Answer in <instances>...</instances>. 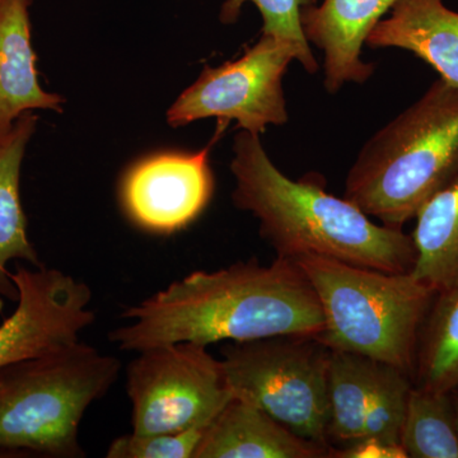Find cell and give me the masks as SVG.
<instances>
[{"label":"cell","instance_id":"6da1fadb","mask_svg":"<svg viewBox=\"0 0 458 458\" xmlns=\"http://www.w3.org/2000/svg\"><path fill=\"white\" fill-rule=\"evenodd\" d=\"M131 324L111 331L120 351L165 344L247 342L271 336H318L324 316L297 262L276 258L194 271L123 313Z\"/></svg>","mask_w":458,"mask_h":458},{"label":"cell","instance_id":"7a4b0ae2","mask_svg":"<svg viewBox=\"0 0 458 458\" xmlns=\"http://www.w3.org/2000/svg\"><path fill=\"white\" fill-rule=\"evenodd\" d=\"M231 172L236 181L232 200L258 219L260 236L276 258L321 256L388 273L414 267L411 234L378 225L348 199L328 194L316 179H289L271 161L260 135H236Z\"/></svg>","mask_w":458,"mask_h":458},{"label":"cell","instance_id":"3957f363","mask_svg":"<svg viewBox=\"0 0 458 458\" xmlns=\"http://www.w3.org/2000/svg\"><path fill=\"white\" fill-rule=\"evenodd\" d=\"M458 174V89L438 78L361 148L344 198L403 228Z\"/></svg>","mask_w":458,"mask_h":458},{"label":"cell","instance_id":"277c9868","mask_svg":"<svg viewBox=\"0 0 458 458\" xmlns=\"http://www.w3.org/2000/svg\"><path fill=\"white\" fill-rule=\"evenodd\" d=\"M294 261L321 306L319 342L414 376L419 335L437 293L432 286L411 271L388 273L321 256Z\"/></svg>","mask_w":458,"mask_h":458},{"label":"cell","instance_id":"5b68a950","mask_svg":"<svg viewBox=\"0 0 458 458\" xmlns=\"http://www.w3.org/2000/svg\"><path fill=\"white\" fill-rule=\"evenodd\" d=\"M120 360L78 342L0 369V454L84 456V412L116 382Z\"/></svg>","mask_w":458,"mask_h":458},{"label":"cell","instance_id":"8992f818","mask_svg":"<svg viewBox=\"0 0 458 458\" xmlns=\"http://www.w3.org/2000/svg\"><path fill=\"white\" fill-rule=\"evenodd\" d=\"M221 361L234 399L251 403L301 438L330 450V349L318 336L227 343Z\"/></svg>","mask_w":458,"mask_h":458},{"label":"cell","instance_id":"52a82bcc","mask_svg":"<svg viewBox=\"0 0 458 458\" xmlns=\"http://www.w3.org/2000/svg\"><path fill=\"white\" fill-rule=\"evenodd\" d=\"M132 433H177L209 426L233 399L222 361L207 346L165 344L140 352L126 370Z\"/></svg>","mask_w":458,"mask_h":458},{"label":"cell","instance_id":"ba28073f","mask_svg":"<svg viewBox=\"0 0 458 458\" xmlns=\"http://www.w3.org/2000/svg\"><path fill=\"white\" fill-rule=\"evenodd\" d=\"M300 60L291 42L262 35L242 56L203 72L171 105L167 123L180 128L216 117L218 123L261 135L267 126L288 123L283 78L289 64Z\"/></svg>","mask_w":458,"mask_h":458},{"label":"cell","instance_id":"9c48e42d","mask_svg":"<svg viewBox=\"0 0 458 458\" xmlns=\"http://www.w3.org/2000/svg\"><path fill=\"white\" fill-rule=\"evenodd\" d=\"M412 386L411 376L384 361L330 351V454L366 441L400 445L401 428Z\"/></svg>","mask_w":458,"mask_h":458},{"label":"cell","instance_id":"30bf717a","mask_svg":"<svg viewBox=\"0 0 458 458\" xmlns=\"http://www.w3.org/2000/svg\"><path fill=\"white\" fill-rule=\"evenodd\" d=\"M11 279L18 304L0 325V369L68 348L95 322L89 310L92 291L86 283L60 270H30L21 264Z\"/></svg>","mask_w":458,"mask_h":458},{"label":"cell","instance_id":"8fae6325","mask_svg":"<svg viewBox=\"0 0 458 458\" xmlns=\"http://www.w3.org/2000/svg\"><path fill=\"white\" fill-rule=\"evenodd\" d=\"M227 129L218 123L213 140L198 152H158L123 174L120 201L132 225L149 233L172 234L203 214L214 194L210 150Z\"/></svg>","mask_w":458,"mask_h":458},{"label":"cell","instance_id":"7c38bea8","mask_svg":"<svg viewBox=\"0 0 458 458\" xmlns=\"http://www.w3.org/2000/svg\"><path fill=\"white\" fill-rule=\"evenodd\" d=\"M301 11L307 41L324 53L325 89L339 92L344 84H363L375 66L360 59L367 38L397 0H312Z\"/></svg>","mask_w":458,"mask_h":458},{"label":"cell","instance_id":"4fadbf2b","mask_svg":"<svg viewBox=\"0 0 458 458\" xmlns=\"http://www.w3.org/2000/svg\"><path fill=\"white\" fill-rule=\"evenodd\" d=\"M366 45L408 50L458 89V12L445 7L443 0H397L388 17L370 31Z\"/></svg>","mask_w":458,"mask_h":458},{"label":"cell","instance_id":"5bb4252c","mask_svg":"<svg viewBox=\"0 0 458 458\" xmlns=\"http://www.w3.org/2000/svg\"><path fill=\"white\" fill-rule=\"evenodd\" d=\"M33 0H0V132L36 110L62 113L65 99L42 89L32 47Z\"/></svg>","mask_w":458,"mask_h":458},{"label":"cell","instance_id":"9a60e30c","mask_svg":"<svg viewBox=\"0 0 458 458\" xmlns=\"http://www.w3.org/2000/svg\"><path fill=\"white\" fill-rule=\"evenodd\" d=\"M330 450L301 438L267 412L232 399L208 427L195 458H322Z\"/></svg>","mask_w":458,"mask_h":458},{"label":"cell","instance_id":"2e32d148","mask_svg":"<svg viewBox=\"0 0 458 458\" xmlns=\"http://www.w3.org/2000/svg\"><path fill=\"white\" fill-rule=\"evenodd\" d=\"M38 122L35 114H23L7 131L0 132V295L9 301L18 300L9 262L22 260L33 267H44L27 234L20 192L21 168Z\"/></svg>","mask_w":458,"mask_h":458},{"label":"cell","instance_id":"e0dca14e","mask_svg":"<svg viewBox=\"0 0 458 458\" xmlns=\"http://www.w3.org/2000/svg\"><path fill=\"white\" fill-rule=\"evenodd\" d=\"M415 221L411 273L436 292L458 285V174L424 204Z\"/></svg>","mask_w":458,"mask_h":458},{"label":"cell","instance_id":"ac0fdd59","mask_svg":"<svg viewBox=\"0 0 458 458\" xmlns=\"http://www.w3.org/2000/svg\"><path fill=\"white\" fill-rule=\"evenodd\" d=\"M414 385L458 391V285L437 292L419 335Z\"/></svg>","mask_w":458,"mask_h":458},{"label":"cell","instance_id":"d6986e66","mask_svg":"<svg viewBox=\"0 0 458 458\" xmlns=\"http://www.w3.org/2000/svg\"><path fill=\"white\" fill-rule=\"evenodd\" d=\"M400 445L406 457L458 458V426L451 394L412 386Z\"/></svg>","mask_w":458,"mask_h":458},{"label":"cell","instance_id":"ffe728a7","mask_svg":"<svg viewBox=\"0 0 458 458\" xmlns=\"http://www.w3.org/2000/svg\"><path fill=\"white\" fill-rule=\"evenodd\" d=\"M247 3H252L260 12L262 35L291 42L300 53V64L310 74H315L318 71V60L313 56L301 25V11L306 5L313 4L312 0H225L219 13L221 22L225 25L236 22Z\"/></svg>","mask_w":458,"mask_h":458},{"label":"cell","instance_id":"44dd1931","mask_svg":"<svg viewBox=\"0 0 458 458\" xmlns=\"http://www.w3.org/2000/svg\"><path fill=\"white\" fill-rule=\"evenodd\" d=\"M208 427L177 433L126 434L111 442L108 458H195Z\"/></svg>","mask_w":458,"mask_h":458},{"label":"cell","instance_id":"7402d4cb","mask_svg":"<svg viewBox=\"0 0 458 458\" xmlns=\"http://www.w3.org/2000/svg\"><path fill=\"white\" fill-rule=\"evenodd\" d=\"M452 401H454V412H456L457 426H458V391L451 394Z\"/></svg>","mask_w":458,"mask_h":458}]
</instances>
